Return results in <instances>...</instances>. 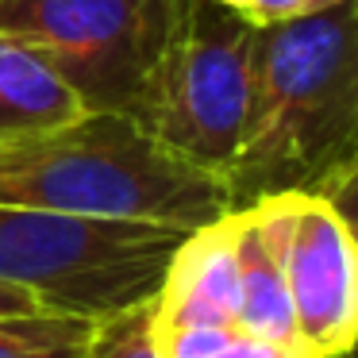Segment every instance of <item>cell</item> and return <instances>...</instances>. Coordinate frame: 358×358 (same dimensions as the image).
<instances>
[{"instance_id":"obj_1","label":"cell","mask_w":358,"mask_h":358,"mask_svg":"<svg viewBox=\"0 0 358 358\" xmlns=\"http://www.w3.org/2000/svg\"><path fill=\"white\" fill-rule=\"evenodd\" d=\"M358 166V0L258 27L243 139L224 173L231 208L324 196Z\"/></svg>"},{"instance_id":"obj_2","label":"cell","mask_w":358,"mask_h":358,"mask_svg":"<svg viewBox=\"0 0 358 358\" xmlns=\"http://www.w3.org/2000/svg\"><path fill=\"white\" fill-rule=\"evenodd\" d=\"M0 204L181 231L231 212L224 181L170 155L135 116L89 108L62 127L0 143Z\"/></svg>"},{"instance_id":"obj_3","label":"cell","mask_w":358,"mask_h":358,"mask_svg":"<svg viewBox=\"0 0 358 358\" xmlns=\"http://www.w3.org/2000/svg\"><path fill=\"white\" fill-rule=\"evenodd\" d=\"M185 235L147 220L0 204V281L27 289L47 312L104 320L155 301Z\"/></svg>"},{"instance_id":"obj_4","label":"cell","mask_w":358,"mask_h":358,"mask_svg":"<svg viewBox=\"0 0 358 358\" xmlns=\"http://www.w3.org/2000/svg\"><path fill=\"white\" fill-rule=\"evenodd\" d=\"M258 27L224 0H185L181 20L135 104L170 155L224 181L243 139Z\"/></svg>"},{"instance_id":"obj_5","label":"cell","mask_w":358,"mask_h":358,"mask_svg":"<svg viewBox=\"0 0 358 358\" xmlns=\"http://www.w3.org/2000/svg\"><path fill=\"white\" fill-rule=\"evenodd\" d=\"M185 0H0V39L43 55L89 112L135 116Z\"/></svg>"},{"instance_id":"obj_6","label":"cell","mask_w":358,"mask_h":358,"mask_svg":"<svg viewBox=\"0 0 358 358\" xmlns=\"http://www.w3.org/2000/svg\"><path fill=\"white\" fill-rule=\"evenodd\" d=\"M247 208L281 262L301 350L308 358L350 350L358 343V255L331 201L281 193Z\"/></svg>"},{"instance_id":"obj_7","label":"cell","mask_w":358,"mask_h":358,"mask_svg":"<svg viewBox=\"0 0 358 358\" xmlns=\"http://www.w3.org/2000/svg\"><path fill=\"white\" fill-rule=\"evenodd\" d=\"M155 324H239V270L227 212L189 231L173 250L155 293Z\"/></svg>"},{"instance_id":"obj_8","label":"cell","mask_w":358,"mask_h":358,"mask_svg":"<svg viewBox=\"0 0 358 358\" xmlns=\"http://www.w3.org/2000/svg\"><path fill=\"white\" fill-rule=\"evenodd\" d=\"M85 112L62 73L16 39H0V143L62 127Z\"/></svg>"},{"instance_id":"obj_9","label":"cell","mask_w":358,"mask_h":358,"mask_svg":"<svg viewBox=\"0 0 358 358\" xmlns=\"http://www.w3.org/2000/svg\"><path fill=\"white\" fill-rule=\"evenodd\" d=\"M227 216H231V247H235V270H239V327L301 350L285 273H281L273 247L258 231L250 208H231Z\"/></svg>"},{"instance_id":"obj_10","label":"cell","mask_w":358,"mask_h":358,"mask_svg":"<svg viewBox=\"0 0 358 358\" xmlns=\"http://www.w3.org/2000/svg\"><path fill=\"white\" fill-rule=\"evenodd\" d=\"M93 320L70 312L0 316V358H81Z\"/></svg>"},{"instance_id":"obj_11","label":"cell","mask_w":358,"mask_h":358,"mask_svg":"<svg viewBox=\"0 0 358 358\" xmlns=\"http://www.w3.org/2000/svg\"><path fill=\"white\" fill-rule=\"evenodd\" d=\"M158 327V324H155ZM162 358H308L285 343L250 335L239 324H173L158 327Z\"/></svg>"},{"instance_id":"obj_12","label":"cell","mask_w":358,"mask_h":358,"mask_svg":"<svg viewBox=\"0 0 358 358\" xmlns=\"http://www.w3.org/2000/svg\"><path fill=\"white\" fill-rule=\"evenodd\" d=\"M81 358H162L155 327V301L93 320V331L85 339Z\"/></svg>"},{"instance_id":"obj_13","label":"cell","mask_w":358,"mask_h":358,"mask_svg":"<svg viewBox=\"0 0 358 358\" xmlns=\"http://www.w3.org/2000/svg\"><path fill=\"white\" fill-rule=\"evenodd\" d=\"M224 4L231 12H239L243 20H250L255 27H270L304 12V0H224Z\"/></svg>"},{"instance_id":"obj_14","label":"cell","mask_w":358,"mask_h":358,"mask_svg":"<svg viewBox=\"0 0 358 358\" xmlns=\"http://www.w3.org/2000/svg\"><path fill=\"white\" fill-rule=\"evenodd\" d=\"M324 196L343 216V224H347V231H350V243H355V255H358V166H350Z\"/></svg>"},{"instance_id":"obj_15","label":"cell","mask_w":358,"mask_h":358,"mask_svg":"<svg viewBox=\"0 0 358 358\" xmlns=\"http://www.w3.org/2000/svg\"><path fill=\"white\" fill-rule=\"evenodd\" d=\"M39 308H43V304L35 301L27 289L0 281V316H20V312H39Z\"/></svg>"},{"instance_id":"obj_16","label":"cell","mask_w":358,"mask_h":358,"mask_svg":"<svg viewBox=\"0 0 358 358\" xmlns=\"http://www.w3.org/2000/svg\"><path fill=\"white\" fill-rule=\"evenodd\" d=\"M316 8H327V0H304V12H316Z\"/></svg>"},{"instance_id":"obj_17","label":"cell","mask_w":358,"mask_h":358,"mask_svg":"<svg viewBox=\"0 0 358 358\" xmlns=\"http://www.w3.org/2000/svg\"><path fill=\"white\" fill-rule=\"evenodd\" d=\"M339 358H358V343H355V347H350V350H343Z\"/></svg>"},{"instance_id":"obj_18","label":"cell","mask_w":358,"mask_h":358,"mask_svg":"<svg viewBox=\"0 0 358 358\" xmlns=\"http://www.w3.org/2000/svg\"><path fill=\"white\" fill-rule=\"evenodd\" d=\"M327 4H335V0H327Z\"/></svg>"},{"instance_id":"obj_19","label":"cell","mask_w":358,"mask_h":358,"mask_svg":"<svg viewBox=\"0 0 358 358\" xmlns=\"http://www.w3.org/2000/svg\"><path fill=\"white\" fill-rule=\"evenodd\" d=\"M331 358H339V355H331Z\"/></svg>"}]
</instances>
